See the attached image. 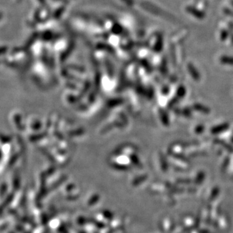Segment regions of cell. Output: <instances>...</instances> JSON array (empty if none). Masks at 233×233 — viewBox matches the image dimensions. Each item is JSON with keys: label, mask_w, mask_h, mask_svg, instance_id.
<instances>
[{"label": "cell", "mask_w": 233, "mask_h": 233, "mask_svg": "<svg viewBox=\"0 0 233 233\" xmlns=\"http://www.w3.org/2000/svg\"><path fill=\"white\" fill-rule=\"evenodd\" d=\"M228 127H229V126L227 124L218 126H216L215 128H214L212 130V132L214 133V134H217V133H219V132H221L222 131H224L225 129H227Z\"/></svg>", "instance_id": "6da1fadb"}, {"label": "cell", "mask_w": 233, "mask_h": 233, "mask_svg": "<svg viewBox=\"0 0 233 233\" xmlns=\"http://www.w3.org/2000/svg\"><path fill=\"white\" fill-rule=\"evenodd\" d=\"M194 107H195L196 110H197L198 111H202V112H204V113H207L208 112L207 108L204 107L203 106L199 105V104H196V105L194 106Z\"/></svg>", "instance_id": "7a4b0ae2"}]
</instances>
